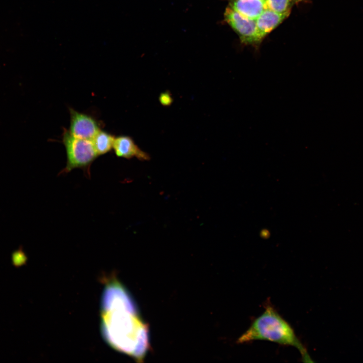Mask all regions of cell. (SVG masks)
I'll use <instances>...</instances> for the list:
<instances>
[{
  "mask_svg": "<svg viewBox=\"0 0 363 363\" xmlns=\"http://www.w3.org/2000/svg\"><path fill=\"white\" fill-rule=\"evenodd\" d=\"M113 149L118 157L128 159L135 157L141 161H148L150 159V155L143 151L129 136L120 135L115 137Z\"/></svg>",
  "mask_w": 363,
  "mask_h": 363,
  "instance_id": "52a82bcc",
  "label": "cell"
},
{
  "mask_svg": "<svg viewBox=\"0 0 363 363\" xmlns=\"http://www.w3.org/2000/svg\"><path fill=\"white\" fill-rule=\"evenodd\" d=\"M158 100L161 105L169 106L172 103L173 99L171 93L169 91H166L160 94Z\"/></svg>",
  "mask_w": 363,
  "mask_h": 363,
  "instance_id": "8fae6325",
  "label": "cell"
},
{
  "mask_svg": "<svg viewBox=\"0 0 363 363\" xmlns=\"http://www.w3.org/2000/svg\"><path fill=\"white\" fill-rule=\"evenodd\" d=\"M62 142L66 149L67 163L60 173L66 174L75 168H81L89 174L90 167L98 156L92 140L75 137L64 129Z\"/></svg>",
  "mask_w": 363,
  "mask_h": 363,
  "instance_id": "3957f363",
  "label": "cell"
},
{
  "mask_svg": "<svg viewBox=\"0 0 363 363\" xmlns=\"http://www.w3.org/2000/svg\"><path fill=\"white\" fill-rule=\"evenodd\" d=\"M115 137L101 129L96 134L92 141L98 156L105 154L113 149Z\"/></svg>",
  "mask_w": 363,
  "mask_h": 363,
  "instance_id": "9c48e42d",
  "label": "cell"
},
{
  "mask_svg": "<svg viewBox=\"0 0 363 363\" xmlns=\"http://www.w3.org/2000/svg\"><path fill=\"white\" fill-rule=\"evenodd\" d=\"M70 123L68 131L73 136L92 140L101 130L100 124L92 116L79 112L73 108H69Z\"/></svg>",
  "mask_w": 363,
  "mask_h": 363,
  "instance_id": "5b68a950",
  "label": "cell"
},
{
  "mask_svg": "<svg viewBox=\"0 0 363 363\" xmlns=\"http://www.w3.org/2000/svg\"><path fill=\"white\" fill-rule=\"evenodd\" d=\"M306 0H265L264 8L279 13L291 12L296 5Z\"/></svg>",
  "mask_w": 363,
  "mask_h": 363,
  "instance_id": "30bf717a",
  "label": "cell"
},
{
  "mask_svg": "<svg viewBox=\"0 0 363 363\" xmlns=\"http://www.w3.org/2000/svg\"><path fill=\"white\" fill-rule=\"evenodd\" d=\"M224 20L238 36L241 43L258 47L256 20L244 17L229 6L224 13Z\"/></svg>",
  "mask_w": 363,
  "mask_h": 363,
  "instance_id": "277c9868",
  "label": "cell"
},
{
  "mask_svg": "<svg viewBox=\"0 0 363 363\" xmlns=\"http://www.w3.org/2000/svg\"><path fill=\"white\" fill-rule=\"evenodd\" d=\"M290 13L291 12L279 13L269 9L263 11L256 20L258 46L270 32L289 16Z\"/></svg>",
  "mask_w": 363,
  "mask_h": 363,
  "instance_id": "8992f818",
  "label": "cell"
},
{
  "mask_svg": "<svg viewBox=\"0 0 363 363\" xmlns=\"http://www.w3.org/2000/svg\"><path fill=\"white\" fill-rule=\"evenodd\" d=\"M229 6L242 16L256 20L265 10V0H228Z\"/></svg>",
  "mask_w": 363,
  "mask_h": 363,
  "instance_id": "ba28073f",
  "label": "cell"
},
{
  "mask_svg": "<svg viewBox=\"0 0 363 363\" xmlns=\"http://www.w3.org/2000/svg\"><path fill=\"white\" fill-rule=\"evenodd\" d=\"M255 340H266L281 345L292 346L299 351L303 361L313 362L290 324L271 306L257 318L238 338V343Z\"/></svg>",
  "mask_w": 363,
  "mask_h": 363,
  "instance_id": "7a4b0ae2",
  "label": "cell"
},
{
  "mask_svg": "<svg viewBox=\"0 0 363 363\" xmlns=\"http://www.w3.org/2000/svg\"><path fill=\"white\" fill-rule=\"evenodd\" d=\"M101 332L106 343L115 350L138 362L149 348V330L136 302L116 278L105 282L101 300Z\"/></svg>",
  "mask_w": 363,
  "mask_h": 363,
  "instance_id": "6da1fadb",
  "label": "cell"
}]
</instances>
